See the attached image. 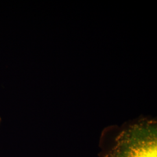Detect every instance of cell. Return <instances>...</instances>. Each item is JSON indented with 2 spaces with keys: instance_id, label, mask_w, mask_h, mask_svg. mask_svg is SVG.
<instances>
[{
  "instance_id": "cell-1",
  "label": "cell",
  "mask_w": 157,
  "mask_h": 157,
  "mask_svg": "<svg viewBox=\"0 0 157 157\" xmlns=\"http://www.w3.org/2000/svg\"><path fill=\"white\" fill-rule=\"evenodd\" d=\"M104 157H157V124L145 121L130 126Z\"/></svg>"
},
{
  "instance_id": "cell-2",
  "label": "cell",
  "mask_w": 157,
  "mask_h": 157,
  "mask_svg": "<svg viewBox=\"0 0 157 157\" xmlns=\"http://www.w3.org/2000/svg\"><path fill=\"white\" fill-rule=\"evenodd\" d=\"M1 117H0V122H1Z\"/></svg>"
}]
</instances>
